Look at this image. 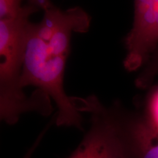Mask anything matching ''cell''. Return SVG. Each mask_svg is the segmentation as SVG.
Here are the masks:
<instances>
[{"label":"cell","instance_id":"6da1fadb","mask_svg":"<svg viewBox=\"0 0 158 158\" xmlns=\"http://www.w3.org/2000/svg\"><path fill=\"white\" fill-rule=\"evenodd\" d=\"M38 10L29 4L21 15L0 20V116L10 124L16 123L26 112L48 115L51 111L49 98L45 94L39 91L28 98L21 84L29 17Z\"/></svg>","mask_w":158,"mask_h":158},{"label":"cell","instance_id":"7a4b0ae2","mask_svg":"<svg viewBox=\"0 0 158 158\" xmlns=\"http://www.w3.org/2000/svg\"><path fill=\"white\" fill-rule=\"evenodd\" d=\"M67 57L55 56L46 43L37 34V23H30L26 45L21 84L34 86L55 102L58 112V126L76 127L83 130V118L76 98L67 95L63 77Z\"/></svg>","mask_w":158,"mask_h":158},{"label":"cell","instance_id":"3957f363","mask_svg":"<svg viewBox=\"0 0 158 158\" xmlns=\"http://www.w3.org/2000/svg\"><path fill=\"white\" fill-rule=\"evenodd\" d=\"M77 100L81 112L90 114L91 124L69 158H130L128 111L118 103L107 107L93 95Z\"/></svg>","mask_w":158,"mask_h":158},{"label":"cell","instance_id":"277c9868","mask_svg":"<svg viewBox=\"0 0 158 158\" xmlns=\"http://www.w3.org/2000/svg\"><path fill=\"white\" fill-rule=\"evenodd\" d=\"M125 45L124 67L130 71L137 70L158 45V0H135L133 27Z\"/></svg>","mask_w":158,"mask_h":158},{"label":"cell","instance_id":"5b68a950","mask_svg":"<svg viewBox=\"0 0 158 158\" xmlns=\"http://www.w3.org/2000/svg\"><path fill=\"white\" fill-rule=\"evenodd\" d=\"M42 21L37 23V34L55 56L68 57L71 35L89 29L90 17L81 7L62 10L54 5L45 9Z\"/></svg>","mask_w":158,"mask_h":158},{"label":"cell","instance_id":"8992f818","mask_svg":"<svg viewBox=\"0 0 158 158\" xmlns=\"http://www.w3.org/2000/svg\"><path fill=\"white\" fill-rule=\"evenodd\" d=\"M127 141L130 158H158V131L143 116L128 114Z\"/></svg>","mask_w":158,"mask_h":158},{"label":"cell","instance_id":"52a82bcc","mask_svg":"<svg viewBox=\"0 0 158 158\" xmlns=\"http://www.w3.org/2000/svg\"><path fill=\"white\" fill-rule=\"evenodd\" d=\"M23 0H0V20L9 19L21 15L28 5L23 6Z\"/></svg>","mask_w":158,"mask_h":158},{"label":"cell","instance_id":"ba28073f","mask_svg":"<svg viewBox=\"0 0 158 158\" xmlns=\"http://www.w3.org/2000/svg\"><path fill=\"white\" fill-rule=\"evenodd\" d=\"M143 117L154 130L158 131V89L149 98L147 114Z\"/></svg>","mask_w":158,"mask_h":158},{"label":"cell","instance_id":"9c48e42d","mask_svg":"<svg viewBox=\"0 0 158 158\" xmlns=\"http://www.w3.org/2000/svg\"><path fill=\"white\" fill-rule=\"evenodd\" d=\"M29 4L35 6L38 9H42L43 10H45L53 5L50 0H29Z\"/></svg>","mask_w":158,"mask_h":158}]
</instances>
